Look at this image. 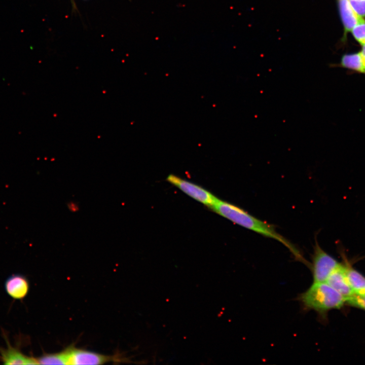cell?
<instances>
[{
    "instance_id": "cell-1",
    "label": "cell",
    "mask_w": 365,
    "mask_h": 365,
    "mask_svg": "<svg viewBox=\"0 0 365 365\" xmlns=\"http://www.w3.org/2000/svg\"><path fill=\"white\" fill-rule=\"evenodd\" d=\"M211 209L237 225L277 240L284 245L297 260L303 264L306 262L298 248L279 234L272 225L254 217L240 207L218 198Z\"/></svg>"
},
{
    "instance_id": "cell-2",
    "label": "cell",
    "mask_w": 365,
    "mask_h": 365,
    "mask_svg": "<svg viewBox=\"0 0 365 365\" xmlns=\"http://www.w3.org/2000/svg\"><path fill=\"white\" fill-rule=\"evenodd\" d=\"M305 309L314 310L324 315L333 309L341 308L346 299L326 282H313L299 297Z\"/></svg>"
},
{
    "instance_id": "cell-3",
    "label": "cell",
    "mask_w": 365,
    "mask_h": 365,
    "mask_svg": "<svg viewBox=\"0 0 365 365\" xmlns=\"http://www.w3.org/2000/svg\"><path fill=\"white\" fill-rule=\"evenodd\" d=\"M310 264L313 282H326L330 274L339 266L340 263L325 252L315 240Z\"/></svg>"
},
{
    "instance_id": "cell-4",
    "label": "cell",
    "mask_w": 365,
    "mask_h": 365,
    "mask_svg": "<svg viewBox=\"0 0 365 365\" xmlns=\"http://www.w3.org/2000/svg\"><path fill=\"white\" fill-rule=\"evenodd\" d=\"M167 180L187 195L210 208L217 199L212 193L201 186L176 175H169Z\"/></svg>"
},
{
    "instance_id": "cell-5",
    "label": "cell",
    "mask_w": 365,
    "mask_h": 365,
    "mask_svg": "<svg viewBox=\"0 0 365 365\" xmlns=\"http://www.w3.org/2000/svg\"><path fill=\"white\" fill-rule=\"evenodd\" d=\"M67 364H102L107 362L122 361L118 356H107L70 346L66 348Z\"/></svg>"
},
{
    "instance_id": "cell-6",
    "label": "cell",
    "mask_w": 365,
    "mask_h": 365,
    "mask_svg": "<svg viewBox=\"0 0 365 365\" xmlns=\"http://www.w3.org/2000/svg\"><path fill=\"white\" fill-rule=\"evenodd\" d=\"M326 282L340 293L346 301L355 295L347 280L343 263H340L330 274Z\"/></svg>"
},
{
    "instance_id": "cell-7",
    "label": "cell",
    "mask_w": 365,
    "mask_h": 365,
    "mask_svg": "<svg viewBox=\"0 0 365 365\" xmlns=\"http://www.w3.org/2000/svg\"><path fill=\"white\" fill-rule=\"evenodd\" d=\"M7 293L14 299L22 300L28 294L29 283L26 277L20 274L9 276L5 283Z\"/></svg>"
},
{
    "instance_id": "cell-8",
    "label": "cell",
    "mask_w": 365,
    "mask_h": 365,
    "mask_svg": "<svg viewBox=\"0 0 365 365\" xmlns=\"http://www.w3.org/2000/svg\"><path fill=\"white\" fill-rule=\"evenodd\" d=\"M7 347H0L1 360L4 364H38L36 358L24 354L16 347L11 345L6 339Z\"/></svg>"
},
{
    "instance_id": "cell-9",
    "label": "cell",
    "mask_w": 365,
    "mask_h": 365,
    "mask_svg": "<svg viewBox=\"0 0 365 365\" xmlns=\"http://www.w3.org/2000/svg\"><path fill=\"white\" fill-rule=\"evenodd\" d=\"M337 1L345 33L351 31L356 25L364 20L355 12L349 0H337Z\"/></svg>"
},
{
    "instance_id": "cell-10",
    "label": "cell",
    "mask_w": 365,
    "mask_h": 365,
    "mask_svg": "<svg viewBox=\"0 0 365 365\" xmlns=\"http://www.w3.org/2000/svg\"><path fill=\"white\" fill-rule=\"evenodd\" d=\"M345 272L348 283L355 295H365V277L353 268L343 256Z\"/></svg>"
},
{
    "instance_id": "cell-11",
    "label": "cell",
    "mask_w": 365,
    "mask_h": 365,
    "mask_svg": "<svg viewBox=\"0 0 365 365\" xmlns=\"http://www.w3.org/2000/svg\"><path fill=\"white\" fill-rule=\"evenodd\" d=\"M332 66H340L354 72L364 74V69L360 52L344 54L339 64Z\"/></svg>"
},
{
    "instance_id": "cell-12",
    "label": "cell",
    "mask_w": 365,
    "mask_h": 365,
    "mask_svg": "<svg viewBox=\"0 0 365 365\" xmlns=\"http://www.w3.org/2000/svg\"><path fill=\"white\" fill-rule=\"evenodd\" d=\"M38 364H67L66 349L55 353H45L36 358Z\"/></svg>"
},
{
    "instance_id": "cell-13",
    "label": "cell",
    "mask_w": 365,
    "mask_h": 365,
    "mask_svg": "<svg viewBox=\"0 0 365 365\" xmlns=\"http://www.w3.org/2000/svg\"><path fill=\"white\" fill-rule=\"evenodd\" d=\"M351 31L358 42L361 45L365 44V20L358 23Z\"/></svg>"
},
{
    "instance_id": "cell-14",
    "label": "cell",
    "mask_w": 365,
    "mask_h": 365,
    "mask_svg": "<svg viewBox=\"0 0 365 365\" xmlns=\"http://www.w3.org/2000/svg\"><path fill=\"white\" fill-rule=\"evenodd\" d=\"M350 306L365 310V295H354L346 301Z\"/></svg>"
},
{
    "instance_id": "cell-15",
    "label": "cell",
    "mask_w": 365,
    "mask_h": 365,
    "mask_svg": "<svg viewBox=\"0 0 365 365\" xmlns=\"http://www.w3.org/2000/svg\"><path fill=\"white\" fill-rule=\"evenodd\" d=\"M354 10L360 17H365V0H349Z\"/></svg>"
},
{
    "instance_id": "cell-16",
    "label": "cell",
    "mask_w": 365,
    "mask_h": 365,
    "mask_svg": "<svg viewBox=\"0 0 365 365\" xmlns=\"http://www.w3.org/2000/svg\"><path fill=\"white\" fill-rule=\"evenodd\" d=\"M361 50L359 52L361 55L362 65L363 67L364 74L365 75V44L361 45Z\"/></svg>"
}]
</instances>
